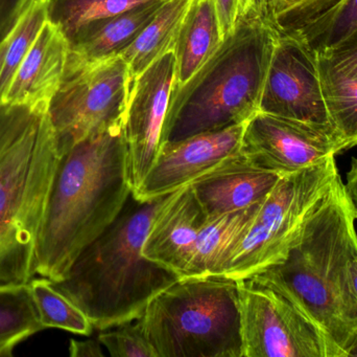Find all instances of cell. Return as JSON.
<instances>
[{"label": "cell", "instance_id": "obj_1", "mask_svg": "<svg viewBox=\"0 0 357 357\" xmlns=\"http://www.w3.org/2000/svg\"><path fill=\"white\" fill-rule=\"evenodd\" d=\"M356 220L339 175L287 258L248 279L280 293L307 316L326 340L331 357H346L357 337V299L349 274Z\"/></svg>", "mask_w": 357, "mask_h": 357}, {"label": "cell", "instance_id": "obj_2", "mask_svg": "<svg viewBox=\"0 0 357 357\" xmlns=\"http://www.w3.org/2000/svg\"><path fill=\"white\" fill-rule=\"evenodd\" d=\"M131 196L123 126L90 136L63 153L38 240L37 274L52 282L62 280Z\"/></svg>", "mask_w": 357, "mask_h": 357}, {"label": "cell", "instance_id": "obj_3", "mask_svg": "<svg viewBox=\"0 0 357 357\" xmlns=\"http://www.w3.org/2000/svg\"><path fill=\"white\" fill-rule=\"evenodd\" d=\"M167 196L146 203L132 196L110 228L77 256L66 276L52 281L93 328L105 331L139 320L155 297L180 280L142 253L153 218Z\"/></svg>", "mask_w": 357, "mask_h": 357}, {"label": "cell", "instance_id": "obj_4", "mask_svg": "<svg viewBox=\"0 0 357 357\" xmlns=\"http://www.w3.org/2000/svg\"><path fill=\"white\" fill-rule=\"evenodd\" d=\"M50 111L0 106V285L33 280L38 240L60 161Z\"/></svg>", "mask_w": 357, "mask_h": 357}, {"label": "cell", "instance_id": "obj_5", "mask_svg": "<svg viewBox=\"0 0 357 357\" xmlns=\"http://www.w3.org/2000/svg\"><path fill=\"white\" fill-rule=\"evenodd\" d=\"M277 37L261 23H236L202 68L174 87L167 142L245 124L259 112Z\"/></svg>", "mask_w": 357, "mask_h": 357}, {"label": "cell", "instance_id": "obj_6", "mask_svg": "<svg viewBox=\"0 0 357 357\" xmlns=\"http://www.w3.org/2000/svg\"><path fill=\"white\" fill-rule=\"evenodd\" d=\"M157 357H243L237 281L180 279L139 319Z\"/></svg>", "mask_w": 357, "mask_h": 357}, {"label": "cell", "instance_id": "obj_7", "mask_svg": "<svg viewBox=\"0 0 357 357\" xmlns=\"http://www.w3.org/2000/svg\"><path fill=\"white\" fill-rule=\"evenodd\" d=\"M335 157L281 176L233 249L222 277L251 279L287 258L306 219L339 176Z\"/></svg>", "mask_w": 357, "mask_h": 357}, {"label": "cell", "instance_id": "obj_8", "mask_svg": "<svg viewBox=\"0 0 357 357\" xmlns=\"http://www.w3.org/2000/svg\"><path fill=\"white\" fill-rule=\"evenodd\" d=\"M131 85L129 67L121 56L87 62L68 54L50 106L60 154L90 136L123 126Z\"/></svg>", "mask_w": 357, "mask_h": 357}, {"label": "cell", "instance_id": "obj_9", "mask_svg": "<svg viewBox=\"0 0 357 357\" xmlns=\"http://www.w3.org/2000/svg\"><path fill=\"white\" fill-rule=\"evenodd\" d=\"M243 357H331L318 327L280 293L237 281Z\"/></svg>", "mask_w": 357, "mask_h": 357}, {"label": "cell", "instance_id": "obj_10", "mask_svg": "<svg viewBox=\"0 0 357 357\" xmlns=\"http://www.w3.org/2000/svg\"><path fill=\"white\" fill-rule=\"evenodd\" d=\"M259 112L300 122L337 138L323 92L318 58L287 36L277 37L260 96Z\"/></svg>", "mask_w": 357, "mask_h": 357}, {"label": "cell", "instance_id": "obj_11", "mask_svg": "<svg viewBox=\"0 0 357 357\" xmlns=\"http://www.w3.org/2000/svg\"><path fill=\"white\" fill-rule=\"evenodd\" d=\"M175 84L174 52L155 61L132 83L123 124L132 194L167 143V117Z\"/></svg>", "mask_w": 357, "mask_h": 357}, {"label": "cell", "instance_id": "obj_12", "mask_svg": "<svg viewBox=\"0 0 357 357\" xmlns=\"http://www.w3.org/2000/svg\"><path fill=\"white\" fill-rule=\"evenodd\" d=\"M343 152L335 136L293 119L257 112L245 123L241 154L280 175L295 173Z\"/></svg>", "mask_w": 357, "mask_h": 357}, {"label": "cell", "instance_id": "obj_13", "mask_svg": "<svg viewBox=\"0 0 357 357\" xmlns=\"http://www.w3.org/2000/svg\"><path fill=\"white\" fill-rule=\"evenodd\" d=\"M245 124L167 142L156 163L132 196L154 201L192 184L241 154Z\"/></svg>", "mask_w": 357, "mask_h": 357}, {"label": "cell", "instance_id": "obj_14", "mask_svg": "<svg viewBox=\"0 0 357 357\" xmlns=\"http://www.w3.org/2000/svg\"><path fill=\"white\" fill-rule=\"evenodd\" d=\"M206 219L191 184L171 193L153 218L142 253L184 278Z\"/></svg>", "mask_w": 357, "mask_h": 357}, {"label": "cell", "instance_id": "obj_15", "mask_svg": "<svg viewBox=\"0 0 357 357\" xmlns=\"http://www.w3.org/2000/svg\"><path fill=\"white\" fill-rule=\"evenodd\" d=\"M70 42L48 18L19 65L6 92L4 105H23L50 111L66 68Z\"/></svg>", "mask_w": 357, "mask_h": 357}, {"label": "cell", "instance_id": "obj_16", "mask_svg": "<svg viewBox=\"0 0 357 357\" xmlns=\"http://www.w3.org/2000/svg\"><path fill=\"white\" fill-rule=\"evenodd\" d=\"M273 29L325 54L357 29V0H306L279 14Z\"/></svg>", "mask_w": 357, "mask_h": 357}, {"label": "cell", "instance_id": "obj_17", "mask_svg": "<svg viewBox=\"0 0 357 357\" xmlns=\"http://www.w3.org/2000/svg\"><path fill=\"white\" fill-rule=\"evenodd\" d=\"M280 174L250 163L243 154L191 184L207 217L259 205Z\"/></svg>", "mask_w": 357, "mask_h": 357}, {"label": "cell", "instance_id": "obj_18", "mask_svg": "<svg viewBox=\"0 0 357 357\" xmlns=\"http://www.w3.org/2000/svg\"><path fill=\"white\" fill-rule=\"evenodd\" d=\"M165 0H154L84 29L70 41L69 54L87 62L121 56L144 31Z\"/></svg>", "mask_w": 357, "mask_h": 357}, {"label": "cell", "instance_id": "obj_19", "mask_svg": "<svg viewBox=\"0 0 357 357\" xmlns=\"http://www.w3.org/2000/svg\"><path fill=\"white\" fill-rule=\"evenodd\" d=\"M260 205L207 217L183 279L222 277L233 249L251 226Z\"/></svg>", "mask_w": 357, "mask_h": 357}, {"label": "cell", "instance_id": "obj_20", "mask_svg": "<svg viewBox=\"0 0 357 357\" xmlns=\"http://www.w3.org/2000/svg\"><path fill=\"white\" fill-rule=\"evenodd\" d=\"M224 41L213 0H192L176 41L175 86L186 83Z\"/></svg>", "mask_w": 357, "mask_h": 357}, {"label": "cell", "instance_id": "obj_21", "mask_svg": "<svg viewBox=\"0 0 357 357\" xmlns=\"http://www.w3.org/2000/svg\"><path fill=\"white\" fill-rule=\"evenodd\" d=\"M192 0H165L154 18L121 54L133 83L155 61L174 52L185 15Z\"/></svg>", "mask_w": 357, "mask_h": 357}, {"label": "cell", "instance_id": "obj_22", "mask_svg": "<svg viewBox=\"0 0 357 357\" xmlns=\"http://www.w3.org/2000/svg\"><path fill=\"white\" fill-rule=\"evenodd\" d=\"M44 329L29 283L0 285V348L14 351Z\"/></svg>", "mask_w": 357, "mask_h": 357}, {"label": "cell", "instance_id": "obj_23", "mask_svg": "<svg viewBox=\"0 0 357 357\" xmlns=\"http://www.w3.org/2000/svg\"><path fill=\"white\" fill-rule=\"evenodd\" d=\"M318 62L331 124L343 151L349 150L357 146V81L335 73L319 58Z\"/></svg>", "mask_w": 357, "mask_h": 357}, {"label": "cell", "instance_id": "obj_24", "mask_svg": "<svg viewBox=\"0 0 357 357\" xmlns=\"http://www.w3.org/2000/svg\"><path fill=\"white\" fill-rule=\"evenodd\" d=\"M154 0H50V18L69 42L84 29Z\"/></svg>", "mask_w": 357, "mask_h": 357}, {"label": "cell", "instance_id": "obj_25", "mask_svg": "<svg viewBox=\"0 0 357 357\" xmlns=\"http://www.w3.org/2000/svg\"><path fill=\"white\" fill-rule=\"evenodd\" d=\"M44 328H59L88 337L93 330L86 314L52 285L50 279L33 278L29 283Z\"/></svg>", "mask_w": 357, "mask_h": 357}, {"label": "cell", "instance_id": "obj_26", "mask_svg": "<svg viewBox=\"0 0 357 357\" xmlns=\"http://www.w3.org/2000/svg\"><path fill=\"white\" fill-rule=\"evenodd\" d=\"M48 18L50 0H35L17 20L0 67V106L4 105L6 92L19 65Z\"/></svg>", "mask_w": 357, "mask_h": 357}, {"label": "cell", "instance_id": "obj_27", "mask_svg": "<svg viewBox=\"0 0 357 357\" xmlns=\"http://www.w3.org/2000/svg\"><path fill=\"white\" fill-rule=\"evenodd\" d=\"M98 340L112 357H157L138 320L100 333Z\"/></svg>", "mask_w": 357, "mask_h": 357}, {"label": "cell", "instance_id": "obj_28", "mask_svg": "<svg viewBox=\"0 0 357 357\" xmlns=\"http://www.w3.org/2000/svg\"><path fill=\"white\" fill-rule=\"evenodd\" d=\"M306 0H238L236 23H261L273 29L276 16Z\"/></svg>", "mask_w": 357, "mask_h": 357}, {"label": "cell", "instance_id": "obj_29", "mask_svg": "<svg viewBox=\"0 0 357 357\" xmlns=\"http://www.w3.org/2000/svg\"><path fill=\"white\" fill-rule=\"evenodd\" d=\"M319 59L335 73L357 81V29Z\"/></svg>", "mask_w": 357, "mask_h": 357}, {"label": "cell", "instance_id": "obj_30", "mask_svg": "<svg viewBox=\"0 0 357 357\" xmlns=\"http://www.w3.org/2000/svg\"><path fill=\"white\" fill-rule=\"evenodd\" d=\"M222 38L226 39L235 27L238 0H213Z\"/></svg>", "mask_w": 357, "mask_h": 357}, {"label": "cell", "instance_id": "obj_31", "mask_svg": "<svg viewBox=\"0 0 357 357\" xmlns=\"http://www.w3.org/2000/svg\"><path fill=\"white\" fill-rule=\"evenodd\" d=\"M102 344L96 340L75 341L71 340L69 345V354L73 357H102L104 352L100 348Z\"/></svg>", "mask_w": 357, "mask_h": 357}, {"label": "cell", "instance_id": "obj_32", "mask_svg": "<svg viewBox=\"0 0 357 357\" xmlns=\"http://www.w3.org/2000/svg\"><path fill=\"white\" fill-rule=\"evenodd\" d=\"M346 194L349 199L354 211V217L357 219V159L354 157L351 161V167L347 173L345 184Z\"/></svg>", "mask_w": 357, "mask_h": 357}, {"label": "cell", "instance_id": "obj_33", "mask_svg": "<svg viewBox=\"0 0 357 357\" xmlns=\"http://www.w3.org/2000/svg\"><path fill=\"white\" fill-rule=\"evenodd\" d=\"M350 282H351L352 291L357 299V234L354 235L351 241V249H350L349 260Z\"/></svg>", "mask_w": 357, "mask_h": 357}, {"label": "cell", "instance_id": "obj_34", "mask_svg": "<svg viewBox=\"0 0 357 357\" xmlns=\"http://www.w3.org/2000/svg\"><path fill=\"white\" fill-rule=\"evenodd\" d=\"M33 0H0V8L8 13H15L31 3Z\"/></svg>", "mask_w": 357, "mask_h": 357}, {"label": "cell", "instance_id": "obj_35", "mask_svg": "<svg viewBox=\"0 0 357 357\" xmlns=\"http://www.w3.org/2000/svg\"><path fill=\"white\" fill-rule=\"evenodd\" d=\"M346 357H357V337L354 340V343H352V345L350 346L349 349H348Z\"/></svg>", "mask_w": 357, "mask_h": 357}]
</instances>
